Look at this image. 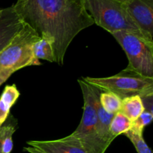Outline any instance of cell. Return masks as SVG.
I'll return each mask as SVG.
<instances>
[{
  "mask_svg": "<svg viewBox=\"0 0 153 153\" xmlns=\"http://www.w3.org/2000/svg\"><path fill=\"white\" fill-rule=\"evenodd\" d=\"M13 7L39 37L53 43L55 63L60 66L73 39L94 24L83 0H16Z\"/></svg>",
  "mask_w": 153,
  "mask_h": 153,
  "instance_id": "1",
  "label": "cell"
},
{
  "mask_svg": "<svg viewBox=\"0 0 153 153\" xmlns=\"http://www.w3.org/2000/svg\"><path fill=\"white\" fill-rule=\"evenodd\" d=\"M83 1L85 9L94 19V24L98 26L111 34L119 31H125L149 41L129 16L125 3L116 0Z\"/></svg>",
  "mask_w": 153,
  "mask_h": 153,
  "instance_id": "2",
  "label": "cell"
},
{
  "mask_svg": "<svg viewBox=\"0 0 153 153\" xmlns=\"http://www.w3.org/2000/svg\"><path fill=\"white\" fill-rule=\"evenodd\" d=\"M82 79L102 92L108 91L116 94L121 100L132 96H140L141 98L153 96L152 78L145 77L127 68L109 77Z\"/></svg>",
  "mask_w": 153,
  "mask_h": 153,
  "instance_id": "3",
  "label": "cell"
},
{
  "mask_svg": "<svg viewBox=\"0 0 153 153\" xmlns=\"http://www.w3.org/2000/svg\"><path fill=\"white\" fill-rule=\"evenodd\" d=\"M78 82L83 94V115L80 123L71 135L79 140L87 153H105L109 146L99 137L97 132L98 120L94 103L92 86L82 79H79Z\"/></svg>",
  "mask_w": 153,
  "mask_h": 153,
  "instance_id": "4",
  "label": "cell"
},
{
  "mask_svg": "<svg viewBox=\"0 0 153 153\" xmlns=\"http://www.w3.org/2000/svg\"><path fill=\"white\" fill-rule=\"evenodd\" d=\"M38 34L27 24L24 23L11 41L0 52V70L13 68L19 70L28 66H39L33 54V45L40 40Z\"/></svg>",
  "mask_w": 153,
  "mask_h": 153,
  "instance_id": "5",
  "label": "cell"
},
{
  "mask_svg": "<svg viewBox=\"0 0 153 153\" xmlns=\"http://www.w3.org/2000/svg\"><path fill=\"white\" fill-rule=\"evenodd\" d=\"M112 35L126 54L128 60L126 68L153 79V43L125 31L114 33Z\"/></svg>",
  "mask_w": 153,
  "mask_h": 153,
  "instance_id": "6",
  "label": "cell"
},
{
  "mask_svg": "<svg viewBox=\"0 0 153 153\" xmlns=\"http://www.w3.org/2000/svg\"><path fill=\"white\" fill-rule=\"evenodd\" d=\"M125 6L143 36L153 43V0H130Z\"/></svg>",
  "mask_w": 153,
  "mask_h": 153,
  "instance_id": "7",
  "label": "cell"
},
{
  "mask_svg": "<svg viewBox=\"0 0 153 153\" xmlns=\"http://www.w3.org/2000/svg\"><path fill=\"white\" fill-rule=\"evenodd\" d=\"M27 144L46 153H87L79 140L71 134L58 140H30Z\"/></svg>",
  "mask_w": 153,
  "mask_h": 153,
  "instance_id": "8",
  "label": "cell"
},
{
  "mask_svg": "<svg viewBox=\"0 0 153 153\" xmlns=\"http://www.w3.org/2000/svg\"><path fill=\"white\" fill-rule=\"evenodd\" d=\"M22 25L23 22L13 5L0 9V52L11 41Z\"/></svg>",
  "mask_w": 153,
  "mask_h": 153,
  "instance_id": "9",
  "label": "cell"
},
{
  "mask_svg": "<svg viewBox=\"0 0 153 153\" xmlns=\"http://www.w3.org/2000/svg\"><path fill=\"white\" fill-rule=\"evenodd\" d=\"M92 88L94 103L96 108V111H97V120H98L97 128V134L105 143L110 146L111 143L115 139L112 136L110 131L111 122L114 114L107 113L102 107L100 102V95L102 91L95 87L92 86Z\"/></svg>",
  "mask_w": 153,
  "mask_h": 153,
  "instance_id": "10",
  "label": "cell"
},
{
  "mask_svg": "<svg viewBox=\"0 0 153 153\" xmlns=\"http://www.w3.org/2000/svg\"><path fill=\"white\" fill-rule=\"evenodd\" d=\"M19 94L16 85H6L0 97V127L9 117L12 106L16 103Z\"/></svg>",
  "mask_w": 153,
  "mask_h": 153,
  "instance_id": "11",
  "label": "cell"
},
{
  "mask_svg": "<svg viewBox=\"0 0 153 153\" xmlns=\"http://www.w3.org/2000/svg\"><path fill=\"white\" fill-rule=\"evenodd\" d=\"M17 128V121L12 115L0 127V153H10L13 149V134Z\"/></svg>",
  "mask_w": 153,
  "mask_h": 153,
  "instance_id": "12",
  "label": "cell"
},
{
  "mask_svg": "<svg viewBox=\"0 0 153 153\" xmlns=\"http://www.w3.org/2000/svg\"><path fill=\"white\" fill-rule=\"evenodd\" d=\"M144 111L142 99L140 96H132L122 100L120 112L128 117L131 122L137 119Z\"/></svg>",
  "mask_w": 153,
  "mask_h": 153,
  "instance_id": "13",
  "label": "cell"
},
{
  "mask_svg": "<svg viewBox=\"0 0 153 153\" xmlns=\"http://www.w3.org/2000/svg\"><path fill=\"white\" fill-rule=\"evenodd\" d=\"M33 54L36 60L43 59L49 62H55L53 43L45 37H40L33 45Z\"/></svg>",
  "mask_w": 153,
  "mask_h": 153,
  "instance_id": "14",
  "label": "cell"
},
{
  "mask_svg": "<svg viewBox=\"0 0 153 153\" xmlns=\"http://www.w3.org/2000/svg\"><path fill=\"white\" fill-rule=\"evenodd\" d=\"M132 126V122L121 112L114 114L110 125V131L112 136L116 138L117 136L125 134L129 131Z\"/></svg>",
  "mask_w": 153,
  "mask_h": 153,
  "instance_id": "15",
  "label": "cell"
},
{
  "mask_svg": "<svg viewBox=\"0 0 153 153\" xmlns=\"http://www.w3.org/2000/svg\"><path fill=\"white\" fill-rule=\"evenodd\" d=\"M100 102L107 113L112 114L119 112L122 105V100L116 94L108 91H102L100 95Z\"/></svg>",
  "mask_w": 153,
  "mask_h": 153,
  "instance_id": "16",
  "label": "cell"
},
{
  "mask_svg": "<svg viewBox=\"0 0 153 153\" xmlns=\"http://www.w3.org/2000/svg\"><path fill=\"white\" fill-rule=\"evenodd\" d=\"M124 134L131 140L137 153H152L150 148L148 146L143 139V134H139L129 130Z\"/></svg>",
  "mask_w": 153,
  "mask_h": 153,
  "instance_id": "17",
  "label": "cell"
},
{
  "mask_svg": "<svg viewBox=\"0 0 153 153\" xmlns=\"http://www.w3.org/2000/svg\"><path fill=\"white\" fill-rule=\"evenodd\" d=\"M153 119V111L145 110L140 115L138 118L134 122H132V126L130 130L134 132L143 134V129L146 126L149 125Z\"/></svg>",
  "mask_w": 153,
  "mask_h": 153,
  "instance_id": "18",
  "label": "cell"
},
{
  "mask_svg": "<svg viewBox=\"0 0 153 153\" xmlns=\"http://www.w3.org/2000/svg\"><path fill=\"white\" fill-rule=\"evenodd\" d=\"M16 71H17V70L13 68L2 69V70H0V86L3 83H4L11 76V75Z\"/></svg>",
  "mask_w": 153,
  "mask_h": 153,
  "instance_id": "19",
  "label": "cell"
},
{
  "mask_svg": "<svg viewBox=\"0 0 153 153\" xmlns=\"http://www.w3.org/2000/svg\"><path fill=\"white\" fill-rule=\"evenodd\" d=\"M24 151H26V152H28V153H46L43 152L42 150H40V149L29 146H28V147H24Z\"/></svg>",
  "mask_w": 153,
  "mask_h": 153,
  "instance_id": "20",
  "label": "cell"
},
{
  "mask_svg": "<svg viewBox=\"0 0 153 153\" xmlns=\"http://www.w3.org/2000/svg\"><path fill=\"white\" fill-rule=\"evenodd\" d=\"M116 1H120V2H123V3H126V2H127V1H130V0H116Z\"/></svg>",
  "mask_w": 153,
  "mask_h": 153,
  "instance_id": "21",
  "label": "cell"
}]
</instances>
